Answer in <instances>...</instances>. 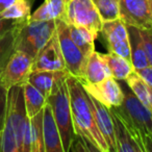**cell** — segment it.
<instances>
[{
  "mask_svg": "<svg viewBox=\"0 0 152 152\" xmlns=\"http://www.w3.org/2000/svg\"><path fill=\"white\" fill-rule=\"evenodd\" d=\"M89 97L90 101H91L94 117H95L96 124H97L100 132L102 133L106 143H107L110 152H117L114 120H113V116L110 108L106 107L104 104H102L101 102L96 100L91 95H89Z\"/></svg>",
  "mask_w": 152,
  "mask_h": 152,
  "instance_id": "cell-13",
  "label": "cell"
},
{
  "mask_svg": "<svg viewBox=\"0 0 152 152\" xmlns=\"http://www.w3.org/2000/svg\"><path fill=\"white\" fill-rule=\"evenodd\" d=\"M89 95L101 102L106 107H114L122 104L124 99V92L117 80L110 76L97 83H80Z\"/></svg>",
  "mask_w": 152,
  "mask_h": 152,
  "instance_id": "cell-11",
  "label": "cell"
},
{
  "mask_svg": "<svg viewBox=\"0 0 152 152\" xmlns=\"http://www.w3.org/2000/svg\"><path fill=\"white\" fill-rule=\"evenodd\" d=\"M56 31V20H28L16 37V50L27 53L34 59L40 50Z\"/></svg>",
  "mask_w": 152,
  "mask_h": 152,
  "instance_id": "cell-4",
  "label": "cell"
},
{
  "mask_svg": "<svg viewBox=\"0 0 152 152\" xmlns=\"http://www.w3.org/2000/svg\"><path fill=\"white\" fill-rule=\"evenodd\" d=\"M123 92L122 104L110 110L119 117L142 152H152V112L137 99L130 89Z\"/></svg>",
  "mask_w": 152,
  "mask_h": 152,
  "instance_id": "cell-2",
  "label": "cell"
},
{
  "mask_svg": "<svg viewBox=\"0 0 152 152\" xmlns=\"http://www.w3.org/2000/svg\"><path fill=\"white\" fill-rule=\"evenodd\" d=\"M19 23H23V22L9 20V19H5V18L0 16V38H1L2 36H4L7 31H10L12 28L15 27V26Z\"/></svg>",
  "mask_w": 152,
  "mask_h": 152,
  "instance_id": "cell-30",
  "label": "cell"
},
{
  "mask_svg": "<svg viewBox=\"0 0 152 152\" xmlns=\"http://www.w3.org/2000/svg\"><path fill=\"white\" fill-rule=\"evenodd\" d=\"M0 71H1V70H0Z\"/></svg>",
  "mask_w": 152,
  "mask_h": 152,
  "instance_id": "cell-34",
  "label": "cell"
},
{
  "mask_svg": "<svg viewBox=\"0 0 152 152\" xmlns=\"http://www.w3.org/2000/svg\"><path fill=\"white\" fill-rule=\"evenodd\" d=\"M67 70L57 32L51 37L46 45L40 50L34 59L32 71H58ZM68 71V70H67Z\"/></svg>",
  "mask_w": 152,
  "mask_h": 152,
  "instance_id": "cell-12",
  "label": "cell"
},
{
  "mask_svg": "<svg viewBox=\"0 0 152 152\" xmlns=\"http://www.w3.org/2000/svg\"><path fill=\"white\" fill-rule=\"evenodd\" d=\"M56 32L68 72L70 75L79 79L81 77V69L86 56L72 40L69 25L64 20H56Z\"/></svg>",
  "mask_w": 152,
  "mask_h": 152,
  "instance_id": "cell-9",
  "label": "cell"
},
{
  "mask_svg": "<svg viewBox=\"0 0 152 152\" xmlns=\"http://www.w3.org/2000/svg\"><path fill=\"white\" fill-rule=\"evenodd\" d=\"M148 4H149V12H150V17L152 20V0H148Z\"/></svg>",
  "mask_w": 152,
  "mask_h": 152,
  "instance_id": "cell-33",
  "label": "cell"
},
{
  "mask_svg": "<svg viewBox=\"0 0 152 152\" xmlns=\"http://www.w3.org/2000/svg\"><path fill=\"white\" fill-rule=\"evenodd\" d=\"M67 85L75 134L83 137L92 151L110 152L107 143L96 124L89 94L78 79L70 74L67 77Z\"/></svg>",
  "mask_w": 152,
  "mask_h": 152,
  "instance_id": "cell-1",
  "label": "cell"
},
{
  "mask_svg": "<svg viewBox=\"0 0 152 152\" xmlns=\"http://www.w3.org/2000/svg\"><path fill=\"white\" fill-rule=\"evenodd\" d=\"M22 89H23L26 114H27L28 118H31L40 112H42L47 103V98L37 88L30 85L28 81L22 85Z\"/></svg>",
  "mask_w": 152,
  "mask_h": 152,
  "instance_id": "cell-21",
  "label": "cell"
},
{
  "mask_svg": "<svg viewBox=\"0 0 152 152\" xmlns=\"http://www.w3.org/2000/svg\"><path fill=\"white\" fill-rule=\"evenodd\" d=\"M34 58L21 50H16L5 67L0 71V83L10 90L26 83L32 71Z\"/></svg>",
  "mask_w": 152,
  "mask_h": 152,
  "instance_id": "cell-7",
  "label": "cell"
},
{
  "mask_svg": "<svg viewBox=\"0 0 152 152\" xmlns=\"http://www.w3.org/2000/svg\"><path fill=\"white\" fill-rule=\"evenodd\" d=\"M7 93H9V90L5 89L0 83V135L2 133L5 122V116H7Z\"/></svg>",
  "mask_w": 152,
  "mask_h": 152,
  "instance_id": "cell-28",
  "label": "cell"
},
{
  "mask_svg": "<svg viewBox=\"0 0 152 152\" xmlns=\"http://www.w3.org/2000/svg\"><path fill=\"white\" fill-rule=\"evenodd\" d=\"M65 22L87 28L96 39L101 31L103 23L92 0H71L67 7Z\"/></svg>",
  "mask_w": 152,
  "mask_h": 152,
  "instance_id": "cell-6",
  "label": "cell"
},
{
  "mask_svg": "<svg viewBox=\"0 0 152 152\" xmlns=\"http://www.w3.org/2000/svg\"><path fill=\"white\" fill-rule=\"evenodd\" d=\"M149 66H152V29H140Z\"/></svg>",
  "mask_w": 152,
  "mask_h": 152,
  "instance_id": "cell-29",
  "label": "cell"
},
{
  "mask_svg": "<svg viewBox=\"0 0 152 152\" xmlns=\"http://www.w3.org/2000/svg\"><path fill=\"white\" fill-rule=\"evenodd\" d=\"M47 102L52 108L55 122L61 133L64 151L69 152L70 146L75 137L73 120H72L71 103H70L69 89L67 85V78L63 80L56 89L47 98Z\"/></svg>",
  "mask_w": 152,
  "mask_h": 152,
  "instance_id": "cell-5",
  "label": "cell"
},
{
  "mask_svg": "<svg viewBox=\"0 0 152 152\" xmlns=\"http://www.w3.org/2000/svg\"><path fill=\"white\" fill-rule=\"evenodd\" d=\"M71 0H44V2L31 14L29 20H49L61 19L65 21L68 4Z\"/></svg>",
  "mask_w": 152,
  "mask_h": 152,
  "instance_id": "cell-18",
  "label": "cell"
},
{
  "mask_svg": "<svg viewBox=\"0 0 152 152\" xmlns=\"http://www.w3.org/2000/svg\"><path fill=\"white\" fill-rule=\"evenodd\" d=\"M69 75L67 70L58 71H34L29 74L27 81L39 90L46 98L52 94L56 87Z\"/></svg>",
  "mask_w": 152,
  "mask_h": 152,
  "instance_id": "cell-16",
  "label": "cell"
},
{
  "mask_svg": "<svg viewBox=\"0 0 152 152\" xmlns=\"http://www.w3.org/2000/svg\"><path fill=\"white\" fill-rule=\"evenodd\" d=\"M110 72L104 61L101 53L94 50L89 56L86 57L81 69V77L79 83H97L110 77Z\"/></svg>",
  "mask_w": 152,
  "mask_h": 152,
  "instance_id": "cell-15",
  "label": "cell"
},
{
  "mask_svg": "<svg viewBox=\"0 0 152 152\" xmlns=\"http://www.w3.org/2000/svg\"><path fill=\"white\" fill-rule=\"evenodd\" d=\"M100 32L108 52L116 53L131 61L128 27L120 18L103 22Z\"/></svg>",
  "mask_w": 152,
  "mask_h": 152,
  "instance_id": "cell-8",
  "label": "cell"
},
{
  "mask_svg": "<svg viewBox=\"0 0 152 152\" xmlns=\"http://www.w3.org/2000/svg\"><path fill=\"white\" fill-rule=\"evenodd\" d=\"M129 32V42H130L131 64L134 70L143 69L149 66L146 55L145 47L141 38L140 29L133 26H127Z\"/></svg>",
  "mask_w": 152,
  "mask_h": 152,
  "instance_id": "cell-19",
  "label": "cell"
},
{
  "mask_svg": "<svg viewBox=\"0 0 152 152\" xmlns=\"http://www.w3.org/2000/svg\"><path fill=\"white\" fill-rule=\"evenodd\" d=\"M68 25H69L71 38L76 44V46L80 49V51L86 57L89 56L95 50V44H94L96 40L95 36L85 27L71 25V24H68Z\"/></svg>",
  "mask_w": 152,
  "mask_h": 152,
  "instance_id": "cell-24",
  "label": "cell"
},
{
  "mask_svg": "<svg viewBox=\"0 0 152 152\" xmlns=\"http://www.w3.org/2000/svg\"><path fill=\"white\" fill-rule=\"evenodd\" d=\"M119 18L127 26L152 29L148 0H120Z\"/></svg>",
  "mask_w": 152,
  "mask_h": 152,
  "instance_id": "cell-10",
  "label": "cell"
},
{
  "mask_svg": "<svg viewBox=\"0 0 152 152\" xmlns=\"http://www.w3.org/2000/svg\"><path fill=\"white\" fill-rule=\"evenodd\" d=\"M135 71H137V73L152 88V66H148V67L143 68V69L135 70Z\"/></svg>",
  "mask_w": 152,
  "mask_h": 152,
  "instance_id": "cell-31",
  "label": "cell"
},
{
  "mask_svg": "<svg viewBox=\"0 0 152 152\" xmlns=\"http://www.w3.org/2000/svg\"><path fill=\"white\" fill-rule=\"evenodd\" d=\"M110 113H112L113 120H114L117 152H142L140 146L131 137L129 131L127 130L125 125L121 122L119 117L112 110H110Z\"/></svg>",
  "mask_w": 152,
  "mask_h": 152,
  "instance_id": "cell-20",
  "label": "cell"
},
{
  "mask_svg": "<svg viewBox=\"0 0 152 152\" xmlns=\"http://www.w3.org/2000/svg\"><path fill=\"white\" fill-rule=\"evenodd\" d=\"M22 152H45L43 134V110L28 118L23 134Z\"/></svg>",
  "mask_w": 152,
  "mask_h": 152,
  "instance_id": "cell-14",
  "label": "cell"
},
{
  "mask_svg": "<svg viewBox=\"0 0 152 152\" xmlns=\"http://www.w3.org/2000/svg\"><path fill=\"white\" fill-rule=\"evenodd\" d=\"M127 86L137 99L152 112V88L133 70L126 79Z\"/></svg>",
  "mask_w": 152,
  "mask_h": 152,
  "instance_id": "cell-22",
  "label": "cell"
},
{
  "mask_svg": "<svg viewBox=\"0 0 152 152\" xmlns=\"http://www.w3.org/2000/svg\"><path fill=\"white\" fill-rule=\"evenodd\" d=\"M14 1H16V0H0V12L3 11L10 4H12Z\"/></svg>",
  "mask_w": 152,
  "mask_h": 152,
  "instance_id": "cell-32",
  "label": "cell"
},
{
  "mask_svg": "<svg viewBox=\"0 0 152 152\" xmlns=\"http://www.w3.org/2000/svg\"><path fill=\"white\" fill-rule=\"evenodd\" d=\"M43 134L45 152H65L61 133L55 122L52 108L48 102L43 108Z\"/></svg>",
  "mask_w": 152,
  "mask_h": 152,
  "instance_id": "cell-17",
  "label": "cell"
},
{
  "mask_svg": "<svg viewBox=\"0 0 152 152\" xmlns=\"http://www.w3.org/2000/svg\"><path fill=\"white\" fill-rule=\"evenodd\" d=\"M26 22L19 23L7 31L4 36L0 38V70H2L16 51V37L21 28V26Z\"/></svg>",
  "mask_w": 152,
  "mask_h": 152,
  "instance_id": "cell-26",
  "label": "cell"
},
{
  "mask_svg": "<svg viewBox=\"0 0 152 152\" xmlns=\"http://www.w3.org/2000/svg\"><path fill=\"white\" fill-rule=\"evenodd\" d=\"M102 56L110 69V75L116 80H125L129 74L134 70L130 61L116 53L108 52L106 54H102Z\"/></svg>",
  "mask_w": 152,
  "mask_h": 152,
  "instance_id": "cell-23",
  "label": "cell"
},
{
  "mask_svg": "<svg viewBox=\"0 0 152 152\" xmlns=\"http://www.w3.org/2000/svg\"><path fill=\"white\" fill-rule=\"evenodd\" d=\"M102 21H112L119 18L120 0H92Z\"/></svg>",
  "mask_w": 152,
  "mask_h": 152,
  "instance_id": "cell-27",
  "label": "cell"
},
{
  "mask_svg": "<svg viewBox=\"0 0 152 152\" xmlns=\"http://www.w3.org/2000/svg\"><path fill=\"white\" fill-rule=\"evenodd\" d=\"M27 119L22 86H15L7 93V116L1 133V151L22 152L23 134Z\"/></svg>",
  "mask_w": 152,
  "mask_h": 152,
  "instance_id": "cell-3",
  "label": "cell"
},
{
  "mask_svg": "<svg viewBox=\"0 0 152 152\" xmlns=\"http://www.w3.org/2000/svg\"><path fill=\"white\" fill-rule=\"evenodd\" d=\"M34 0H16L3 11L0 16L18 22H27L31 16V7Z\"/></svg>",
  "mask_w": 152,
  "mask_h": 152,
  "instance_id": "cell-25",
  "label": "cell"
}]
</instances>
